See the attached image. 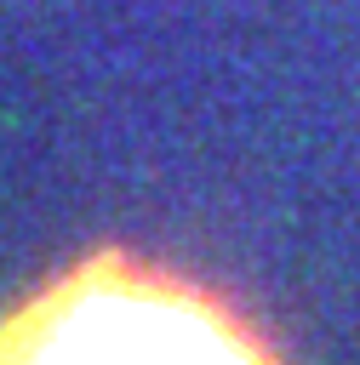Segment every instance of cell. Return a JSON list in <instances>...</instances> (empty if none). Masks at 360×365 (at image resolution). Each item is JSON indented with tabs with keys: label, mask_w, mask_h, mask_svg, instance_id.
<instances>
[{
	"label": "cell",
	"mask_w": 360,
	"mask_h": 365,
	"mask_svg": "<svg viewBox=\"0 0 360 365\" xmlns=\"http://www.w3.org/2000/svg\"><path fill=\"white\" fill-rule=\"evenodd\" d=\"M0 365H280V354L206 285L91 251L0 314Z\"/></svg>",
	"instance_id": "6da1fadb"
}]
</instances>
